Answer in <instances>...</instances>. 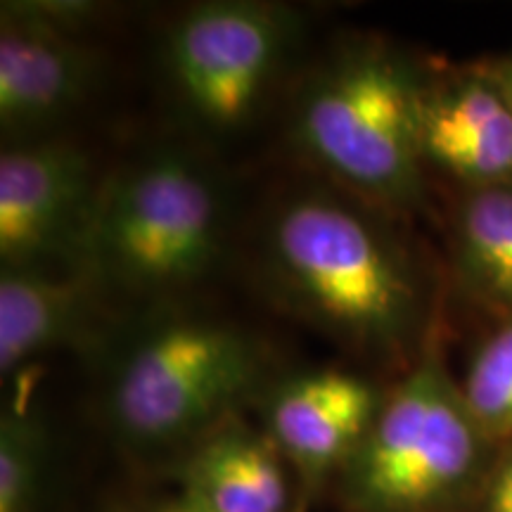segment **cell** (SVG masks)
<instances>
[{"label":"cell","instance_id":"cell-1","mask_svg":"<svg viewBox=\"0 0 512 512\" xmlns=\"http://www.w3.org/2000/svg\"><path fill=\"white\" fill-rule=\"evenodd\" d=\"M264 268L294 313L368 361H399L418 339L425 292L411 254L384 209L337 185L278 202Z\"/></svg>","mask_w":512,"mask_h":512},{"label":"cell","instance_id":"cell-2","mask_svg":"<svg viewBox=\"0 0 512 512\" xmlns=\"http://www.w3.org/2000/svg\"><path fill=\"white\" fill-rule=\"evenodd\" d=\"M422 76L389 41L351 36L299 81L292 143L337 188L384 211L422 197L418 93Z\"/></svg>","mask_w":512,"mask_h":512},{"label":"cell","instance_id":"cell-3","mask_svg":"<svg viewBox=\"0 0 512 512\" xmlns=\"http://www.w3.org/2000/svg\"><path fill=\"white\" fill-rule=\"evenodd\" d=\"M226 238L223 178L192 152L162 147L100 185L79 261L98 287L162 302L200 283Z\"/></svg>","mask_w":512,"mask_h":512},{"label":"cell","instance_id":"cell-4","mask_svg":"<svg viewBox=\"0 0 512 512\" xmlns=\"http://www.w3.org/2000/svg\"><path fill=\"white\" fill-rule=\"evenodd\" d=\"M264 375L252 335L228 320L159 311L121 344L110 418L126 441L169 446L228 420Z\"/></svg>","mask_w":512,"mask_h":512},{"label":"cell","instance_id":"cell-5","mask_svg":"<svg viewBox=\"0 0 512 512\" xmlns=\"http://www.w3.org/2000/svg\"><path fill=\"white\" fill-rule=\"evenodd\" d=\"M486 441L463 389L425 349L339 467V496L351 512H434L470 489Z\"/></svg>","mask_w":512,"mask_h":512},{"label":"cell","instance_id":"cell-6","mask_svg":"<svg viewBox=\"0 0 512 512\" xmlns=\"http://www.w3.org/2000/svg\"><path fill=\"white\" fill-rule=\"evenodd\" d=\"M297 36V15L285 5H192L166 34V72L178 105L204 131H240L266 105Z\"/></svg>","mask_w":512,"mask_h":512},{"label":"cell","instance_id":"cell-7","mask_svg":"<svg viewBox=\"0 0 512 512\" xmlns=\"http://www.w3.org/2000/svg\"><path fill=\"white\" fill-rule=\"evenodd\" d=\"M100 185L93 164L62 140L12 145L0 157V264L46 268L55 256L79 259Z\"/></svg>","mask_w":512,"mask_h":512},{"label":"cell","instance_id":"cell-8","mask_svg":"<svg viewBox=\"0 0 512 512\" xmlns=\"http://www.w3.org/2000/svg\"><path fill=\"white\" fill-rule=\"evenodd\" d=\"M98 57L72 29L29 3H3L0 15V128L29 136L67 117L91 91Z\"/></svg>","mask_w":512,"mask_h":512},{"label":"cell","instance_id":"cell-9","mask_svg":"<svg viewBox=\"0 0 512 512\" xmlns=\"http://www.w3.org/2000/svg\"><path fill=\"white\" fill-rule=\"evenodd\" d=\"M418 138L422 162L467 188L512 185V107L479 67L420 81Z\"/></svg>","mask_w":512,"mask_h":512},{"label":"cell","instance_id":"cell-10","mask_svg":"<svg viewBox=\"0 0 512 512\" xmlns=\"http://www.w3.org/2000/svg\"><path fill=\"white\" fill-rule=\"evenodd\" d=\"M384 392L347 370H311L273 389L266 432L309 482L339 472L380 411Z\"/></svg>","mask_w":512,"mask_h":512},{"label":"cell","instance_id":"cell-11","mask_svg":"<svg viewBox=\"0 0 512 512\" xmlns=\"http://www.w3.org/2000/svg\"><path fill=\"white\" fill-rule=\"evenodd\" d=\"M285 456L268 432L233 418L211 427L183 460V494L211 512H287Z\"/></svg>","mask_w":512,"mask_h":512},{"label":"cell","instance_id":"cell-12","mask_svg":"<svg viewBox=\"0 0 512 512\" xmlns=\"http://www.w3.org/2000/svg\"><path fill=\"white\" fill-rule=\"evenodd\" d=\"M98 285L79 271L8 268L0 275V375H17L46 351L72 344L91 330Z\"/></svg>","mask_w":512,"mask_h":512},{"label":"cell","instance_id":"cell-13","mask_svg":"<svg viewBox=\"0 0 512 512\" xmlns=\"http://www.w3.org/2000/svg\"><path fill=\"white\" fill-rule=\"evenodd\" d=\"M453 259L467 294L512 318V185L465 190L453 221Z\"/></svg>","mask_w":512,"mask_h":512},{"label":"cell","instance_id":"cell-14","mask_svg":"<svg viewBox=\"0 0 512 512\" xmlns=\"http://www.w3.org/2000/svg\"><path fill=\"white\" fill-rule=\"evenodd\" d=\"M460 389L486 439L512 437V318L479 344Z\"/></svg>","mask_w":512,"mask_h":512},{"label":"cell","instance_id":"cell-15","mask_svg":"<svg viewBox=\"0 0 512 512\" xmlns=\"http://www.w3.org/2000/svg\"><path fill=\"white\" fill-rule=\"evenodd\" d=\"M46 439L27 411L0 420V512H31L41 486Z\"/></svg>","mask_w":512,"mask_h":512},{"label":"cell","instance_id":"cell-16","mask_svg":"<svg viewBox=\"0 0 512 512\" xmlns=\"http://www.w3.org/2000/svg\"><path fill=\"white\" fill-rule=\"evenodd\" d=\"M489 512H512V451L496 470L489 484V498H486Z\"/></svg>","mask_w":512,"mask_h":512},{"label":"cell","instance_id":"cell-17","mask_svg":"<svg viewBox=\"0 0 512 512\" xmlns=\"http://www.w3.org/2000/svg\"><path fill=\"white\" fill-rule=\"evenodd\" d=\"M477 67L501 88V93L508 98L512 107V57H498V60L477 64Z\"/></svg>","mask_w":512,"mask_h":512},{"label":"cell","instance_id":"cell-18","mask_svg":"<svg viewBox=\"0 0 512 512\" xmlns=\"http://www.w3.org/2000/svg\"><path fill=\"white\" fill-rule=\"evenodd\" d=\"M155 512H211L207 508H202V505H197L195 501H190V498L185 496H176L171 498V501H164L159 503Z\"/></svg>","mask_w":512,"mask_h":512}]
</instances>
